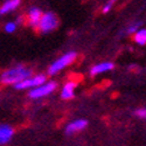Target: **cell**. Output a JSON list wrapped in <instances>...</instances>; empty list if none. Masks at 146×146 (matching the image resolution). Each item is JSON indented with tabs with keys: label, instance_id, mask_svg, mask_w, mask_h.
Instances as JSON below:
<instances>
[{
	"label": "cell",
	"instance_id": "1",
	"mask_svg": "<svg viewBox=\"0 0 146 146\" xmlns=\"http://www.w3.org/2000/svg\"><path fill=\"white\" fill-rule=\"evenodd\" d=\"M32 75L33 72L31 69L23 67L22 64H17L5 70L0 76V81L4 84H17L23 80L29 78Z\"/></svg>",
	"mask_w": 146,
	"mask_h": 146
},
{
	"label": "cell",
	"instance_id": "2",
	"mask_svg": "<svg viewBox=\"0 0 146 146\" xmlns=\"http://www.w3.org/2000/svg\"><path fill=\"white\" fill-rule=\"evenodd\" d=\"M76 56H77V54L75 52H69V53H66L64 55H62L61 57H58L49 66V68H48V75H50V76L56 75L57 72L64 69L67 66L74 62L76 60Z\"/></svg>",
	"mask_w": 146,
	"mask_h": 146
},
{
	"label": "cell",
	"instance_id": "3",
	"mask_svg": "<svg viewBox=\"0 0 146 146\" xmlns=\"http://www.w3.org/2000/svg\"><path fill=\"white\" fill-rule=\"evenodd\" d=\"M58 25V19L57 17L53 13V12H47L43 13L41 17V20L39 22L38 29L41 33H49L52 31H54Z\"/></svg>",
	"mask_w": 146,
	"mask_h": 146
},
{
	"label": "cell",
	"instance_id": "4",
	"mask_svg": "<svg viewBox=\"0 0 146 146\" xmlns=\"http://www.w3.org/2000/svg\"><path fill=\"white\" fill-rule=\"evenodd\" d=\"M56 88H57L56 82H54V81L46 82V83L41 84V86H39V87L33 88L29 91L28 95H29L31 98H33V100H39V98H42V97L52 94Z\"/></svg>",
	"mask_w": 146,
	"mask_h": 146
},
{
	"label": "cell",
	"instance_id": "5",
	"mask_svg": "<svg viewBox=\"0 0 146 146\" xmlns=\"http://www.w3.org/2000/svg\"><path fill=\"white\" fill-rule=\"evenodd\" d=\"M46 75L43 74H39V75H35V76H31L29 78L23 80L17 84H14V88L18 90H23V89H31V88H36L41 86V84L46 83Z\"/></svg>",
	"mask_w": 146,
	"mask_h": 146
},
{
	"label": "cell",
	"instance_id": "6",
	"mask_svg": "<svg viewBox=\"0 0 146 146\" xmlns=\"http://www.w3.org/2000/svg\"><path fill=\"white\" fill-rule=\"evenodd\" d=\"M87 125H88V121L86 119H76L67 125L66 135H72V133H75V132L82 131L83 129L87 127Z\"/></svg>",
	"mask_w": 146,
	"mask_h": 146
},
{
	"label": "cell",
	"instance_id": "7",
	"mask_svg": "<svg viewBox=\"0 0 146 146\" xmlns=\"http://www.w3.org/2000/svg\"><path fill=\"white\" fill-rule=\"evenodd\" d=\"M42 17V11L38 7H32L28 12V22L29 25L34 28H38L39 26V22L41 20Z\"/></svg>",
	"mask_w": 146,
	"mask_h": 146
},
{
	"label": "cell",
	"instance_id": "8",
	"mask_svg": "<svg viewBox=\"0 0 146 146\" xmlns=\"http://www.w3.org/2000/svg\"><path fill=\"white\" fill-rule=\"evenodd\" d=\"M13 129L7 124H0V145L7 144L13 137Z\"/></svg>",
	"mask_w": 146,
	"mask_h": 146
},
{
	"label": "cell",
	"instance_id": "9",
	"mask_svg": "<svg viewBox=\"0 0 146 146\" xmlns=\"http://www.w3.org/2000/svg\"><path fill=\"white\" fill-rule=\"evenodd\" d=\"M113 67H115V64L112 62H102V63L94 66L90 70V74H91V76H96V75H100V74H103V72L112 70Z\"/></svg>",
	"mask_w": 146,
	"mask_h": 146
},
{
	"label": "cell",
	"instance_id": "10",
	"mask_svg": "<svg viewBox=\"0 0 146 146\" xmlns=\"http://www.w3.org/2000/svg\"><path fill=\"white\" fill-rule=\"evenodd\" d=\"M75 88H76V83L72 82V81H69L67 82L63 88H62V91H61V98L62 100H71L74 97V91H75Z\"/></svg>",
	"mask_w": 146,
	"mask_h": 146
},
{
	"label": "cell",
	"instance_id": "11",
	"mask_svg": "<svg viewBox=\"0 0 146 146\" xmlns=\"http://www.w3.org/2000/svg\"><path fill=\"white\" fill-rule=\"evenodd\" d=\"M21 3V0H7V1L0 7V15L6 14L11 11H14Z\"/></svg>",
	"mask_w": 146,
	"mask_h": 146
},
{
	"label": "cell",
	"instance_id": "12",
	"mask_svg": "<svg viewBox=\"0 0 146 146\" xmlns=\"http://www.w3.org/2000/svg\"><path fill=\"white\" fill-rule=\"evenodd\" d=\"M133 40H135V42L139 46L146 44V28L138 29L135 33V35H133Z\"/></svg>",
	"mask_w": 146,
	"mask_h": 146
},
{
	"label": "cell",
	"instance_id": "13",
	"mask_svg": "<svg viewBox=\"0 0 146 146\" xmlns=\"http://www.w3.org/2000/svg\"><path fill=\"white\" fill-rule=\"evenodd\" d=\"M17 29V22H7L5 25V31L7 33H13L14 31Z\"/></svg>",
	"mask_w": 146,
	"mask_h": 146
},
{
	"label": "cell",
	"instance_id": "14",
	"mask_svg": "<svg viewBox=\"0 0 146 146\" xmlns=\"http://www.w3.org/2000/svg\"><path fill=\"white\" fill-rule=\"evenodd\" d=\"M115 3H116V0H108L106 4L103 7V13H108V12L112 8V6L115 5Z\"/></svg>",
	"mask_w": 146,
	"mask_h": 146
},
{
	"label": "cell",
	"instance_id": "15",
	"mask_svg": "<svg viewBox=\"0 0 146 146\" xmlns=\"http://www.w3.org/2000/svg\"><path fill=\"white\" fill-rule=\"evenodd\" d=\"M139 26H140V22H137V23H135V25L130 26V27L127 28V33H129V34H135V33L139 29Z\"/></svg>",
	"mask_w": 146,
	"mask_h": 146
},
{
	"label": "cell",
	"instance_id": "16",
	"mask_svg": "<svg viewBox=\"0 0 146 146\" xmlns=\"http://www.w3.org/2000/svg\"><path fill=\"white\" fill-rule=\"evenodd\" d=\"M136 116H138L139 118H144V119H146V108L137 109V110H136Z\"/></svg>",
	"mask_w": 146,
	"mask_h": 146
}]
</instances>
